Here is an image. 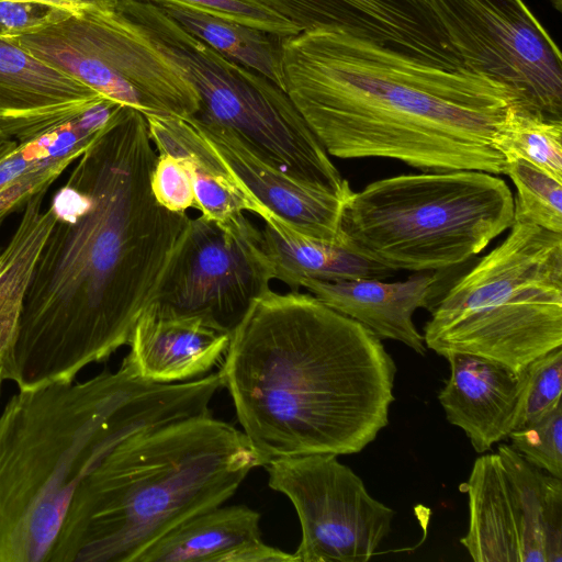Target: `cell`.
Returning a JSON list of instances; mask_svg holds the SVG:
<instances>
[{
  "instance_id": "37",
  "label": "cell",
  "mask_w": 562,
  "mask_h": 562,
  "mask_svg": "<svg viewBox=\"0 0 562 562\" xmlns=\"http://www.w3.org/2000/svg\"><path fill=\"white\" fill-rule=\"evenodd\" d=\"M75 3L79 4H97V5H103V4H111L115 2V0H68Z\"/></svg>"
},
{
  "instance_id": "27",
  "label": "cell",
  "mask_w": 562,
  "mask_h": 562,
  "mask_svg": "<svg viewBox=\"0 0 562 562\" xmlns=\"http://www.w3.org/2000/svg\"><path fill=\"white\" fill-rule=\"evenodd\" d=\"M505 159L522 158L562 180V120H552L512 105L495 139Z\"/></svg>"
},
{
  "instance_id": "26",
  "label": "cell",
  "mask_w": 562,
  "mask_h": 562,
  "mask_svg": "<svg viewBox=\"0 0 562 562\" xmlns=\"http://www.w3.org/2000/svg\"><path fill=\"white\" fill-rule=\"evenodd\" d=\"M45 192L24 206L16 229L0 251V316L23 303L34 265L54 225L49 207L44 209Z\"/></svg>"
},
{
  "instance_id": "33",
  "label": "cell",
  "mask_w": 562,
  "mask_h": 562,
  "mask_svg": "<svg viewBox=\"0 0 562 562\" xmlns=\"http://www.w3.org/2000/svg\"><path fill=\"white\" fill-rule=\"evenodd\" d=\"M59 9L18 0H0V40L36 32L54 22Z\"/></svg>"
},
{
  "instance_id": "23",
  "label": "cell",
  "mask_w": 562,
  "mask_h": 562,
  "mask_svg": "<svg viewBox=\"0 0 562 562\" xmlns=\"http://www.w3.org/2000/svg\"><path fill=\"white\" fill-rule=\"evenodd\" d=\"M157 5H182L263 31L278 38L316 27L337 29L325 0H143Z\"/></svg>"
},
{
  "instance_id": "14",
  "label": "cell",
  "mask_w": 562,
  "mask_h": 562,
  "mask_svg": "<svg viewBox=\"0 0 562 562\" xmlns=\"http://www.w3.org/2000/svg\"><path fill=\"white\" fill-rule=\"evenodd\" d=\"M193 121L222 164L272 218L300 234L345 244L340 229L345 200L292 178L229 128L196 115Z\"/></svg>"
},
{
  "instance_id": "25",
  "label": "cell",
  "mask_w": 562,
  "mask_h": 562,
  "mask_svg": "<svg viewBox=\"0 0 562 562\" xmlns=\"http://www.w3.org/2000/svg\"><path fill=\"white\" fill-rule=\"evenodd\" d=\"M3 41L20 46L120 105L132 108L143 114H158L131 83L110 67L44 29Z\"/></svg>"
},
{
  "instance_id": "30",
  "label": "cell",
  "mask_w": 562,
  "mask_h": 562,
  "mask_svg": "<svg viewBox=\"0 0 562 562\" xmlns=\"http://www.w3.org/2000/svg\"><path fill=\"white\" fill-rule=\"evenodd\" d=\"M526 370L527 383L515 429L536 422L561 403L562 348L538 357Z\"/></svg>"
},
{
  "instance_id": "7",
  "label": "cell",
  "mask_w": 562,
  "mask_h": 562,
  "mask_svg": "<svg viewBox=\"0 0 562 562\" xmlns=\"http://www.w3.org/2000/svg\"><path fill=\"white\" fill-rule=\"evenodd\" d=\"M514 223L507 183L480 170L401 175L345 201L344 243L391 270L434 271L481 252Z\"/></svg>"
},
{
  "instance_id": "4",
  "label": "cell",
  "mask_w": 562,
  "mask_h": 562,
  "mask_svg": "<svg viewBox=\"0 0 562 562\" xmlns=\"http://www.w3.org/2000/svg\"><path fill=\"white\" fill-rule=\"evenodd\" d=\"M220 370L178 383L116 371L19 389L0 413V562H49L79 483L123 439L209 412Z\"/></svg>"
},
{
  "instance_id": "31",
  "label": "cell",
  "mask_w": 562,
  "mask_h": 562,
  "mask_svg": "<svg viewBox=\"0 0 562 562\" xmlns=\"http://www.w3.org/2000/svg\"><path fill=\"white\" fill-rule=\"evenodd\" d=\"M334 11L339 30L371 40L392 23L404 0H325Z\"/></svg>"
},
{
  "instance_id": "2",
  "label": "cell",
  "mask_w": 562,
  "mask_h": 562,
  "mask_svg": "<svg viewBox=\"0 0 562 562\" xmlns=\"http://www.w3.org/2000/svg\"><path fill=\"white\" fill-rule=\"evenodd\" d=\"M279 44L284 92L329 156L505 173L494 139L516 98L504 85L328 27Z\"/></svg>"
},
{
  "instance_id": "16",
  "label": "cell",
  "mask_w": 562,
  "mask_h": 562,
  "mask_svg": "<svg viewBox=\"0 0 562 562\" xmlns=\"http://www.w3.org/2000/svg\"><path fill=\"white\" fill-rule=\"evenodd\" d=\"M106 99L20 46L0 40V130L25 139Z\"/></svg>"
},
{
  "instance_id": "21",
  "label": "cell",
  "mask_w": 562,
  "mask_h": 562,
  "mask_svg": "<svg viewBox=\"0 0 562 562\" xmlns=\"http://www.w3.org/2000/svg\"><path fill=\"white\" fill-rule=\"evenodd\" d=\"M260 514L245 505L217 506L166 532L136 562H262Z\"/></svg>"
},
{
  "instance_id": "15",
  "label": "cell",
  "mask_w": 562,
  "mask_h": 562,
  "mask_svg": "<svg viewBox=\"0 0 562 562\" xmlns=\"http://www.w3.org/2000/svg\"><path fill=\"white\" fill-rule=\"evenodd\" d=\"M450 375L438 398L448 422L461 428L477 453L490 450L516 427L527 370L516 371L484 357L448 352Z\"/></svg>"
},
{
  "instance_id": "22",
  "label": "cell",
  "mask_w": 562,
  "mask_h": 562,
  "mask_svg": "<svg viewBox=\"0 0 562 562\" xmlns=\"http://www.w3.org/2000/svg\"><path fill=\"white\" fill-rule=\"evenodd\" d=\"M263 222L261 235L273 267L274 279L292 290H299L300 282L304 279H383L393 272L356 252L346 244L300 234L274 218Z\"/></svg>"
},
{
  "instance_id": "29",
  "label": "cell",
  "mask_w": 562,
  "mask_h": 562,
  "mask_svg": "<svg viewBox=\"0 0 562 562\" xmlns=\"http://www.w3.org/2000/svg\"><path fill=\"white\" fill-rule=\"evenodd\" d=\"M508 438L529 463L562 479V403L536 422L514 429Z\"/></svg>"
},
{
  "instance_id": "12",
  "label": "cell",
  "mask_w": 562,
  "mask_h": 562,
  "mask_svg": "<svg viewBox=\"0 0 562 562\" xmlns=\"http://www.w3.org/2000/svg\"><path fill=\"white\" fill-rule=\"evenodd\" d=\"M268 485L293 504L301 524L297 562H367L391 531L395 512L373 498L336 454L272 459Z\"/></svg>"
},
{
  "instance_id": "18",
  "label": "cell",
  "mask_w": 562,
  "mask_h": 562,
  "mask_svg": "<svg viewBox=\"0 0 562 562\" xmlns=\"http://www.w3.org/2000/svg\"><path fill=\"white\" fill-rule=\"evenodd\" d=\"M438 280L435 273L398 282L371 278L304 279L300 288L306 289L330 308L359 322L379 338L401 341L424 355L426 346L413 315L417 308L429 306Z\"/></svg>"
},
{
  "instance_id": "11",
  "label": "cell",
  "mask_w": 562,
  "mask_h": 562,
  "mask_svg": "<svg viewBox=\"0 0 562 562\" xmlns=\"http://www.w3.org/2000/svg\"><path fill=\"white\" fill-rule=\"evenodd\" d=\"M463 66L507 87L516 106L562 120V57L522 0H428Z\"/></svg>"
},
{
  "instance_id": "36",
  "label": "cell",
  "mask_w": 562,
  "mask_h": 562,
  "mask_svg": "<svg viewBox=\"0 0 562 562\" xmlns=\"http://www.w3.org/2000/svg\"><path fill=\"white\" fill-rule=\"evenodd\" d=\"M16 145V140L0 130V158Z\"/></svg>"
},
{
  "instance_id": "8",
  "label": "cell",
  "mask_w": 562,
  "mask_h": 562,
  "mask_svg": "<svg viewBox=\"0 0 562 562\" xmlns=\"http://www.w3.org/2000/svg\"><path fill=\"white\" fill-rule=\"evenodd\" d=\"M136 20L184 66L203 121L233 131L292 178L347 200L352 190L289 95L268 78L222 55L161 7L140 2Z\"/></svg>"
},
{
  "instance_id": "3",
  "label": "cell",
  "mask_w": 562,
  "mask_h": 562,
  "mask_svg": "<svg viewBox=\"0 0 562 562\" xmlns=\"http://www.w3.org/2000/svg\"><path fill=\"white\" fill-rule=\"evenodd\" d=\"M225 353L224 386L262 467L360 452L389 424L394 360L373 331L311 293L269 289Z\"/></svg>"
},
{
  "instance_id": "6",
  "label": "cell",
  "mask_w": 562,
  "mask_h": 562,
  "mask_svg": "<svg viewBox=\"0 0 562 562\" xmlns=\"http://www.w3.org/2000/svg\"><path fill=\"white\" fill-rule=\"evenodd\" d=\"M426 348L521 371L562 347V233L514 222L507 237L438 301Z\"/></svg>"
},
{
  "instance_id": "19",
  "label": "cell",
  "mask_w": 562,
  "mask_h": 562,
  "mask_svg": "<svg viewBox=\"0 0 562 562\" xmlns=\"http://www.w3.org/2000/svg\"><path fill=\"white\" fill-rule=\"evenodd\" d=\"M231 335L195 316H162L146 308L137 321L124 358L140 379L178 383L210 371L226 352Z\"/></svg>"
},
{
  "instance_id": "20",
  "label": "cell",
  "mask_w": 562,
  "mask_h": 562,
  "mask_svg": "<svg viewBox=\"0 0 562 562\" xmlns=\"http://www.w3.org/2000/svg\"><path fill=\"white\" fill-rule=\"evenodd\" d=\"M150 138L158 153L175 156L189 171L201 216L229 225L251 212L272 218L228 171L198 130L193 115L145 114Z\"/></svg>"
},
{
  "instance_id": "38",
  "label": "cell",
  "mask_w": 562,
  "mask_h": 562,
  "mask_svg": "<svg viewBox=\"0 0 562 562\" xmlns=\"http://www.w3.org/2000/svg\"><path fill=\"white\" fill-rule=\"evenodd\" d=\"M550 2L552 3L555 10H558L559 12L562 11V0H550Z\"/></svg>"
},
{
  "instance_id": "35",
  "label": "cell",
  "mask_w": 562,
  "mask_h": 562,
  "mask_svg": "<svg viewBox=\"0 0 562 562\" xmlns=\"http://www.w3.org/2000/svg\"><path fill=\"white\" fill-rule=\"evenodd\" d=\"M24 2H32L37 4H43L52 9H59L70 12L71 14H76L80 7L83 4L75 3L68 0H18Z\"/></svg>"
},
{
  "instance_id": "9",
  "label": "cell",
  "mask_w": 562,
  "mask_h": 562,
  "mask_svg": "<svg viewBox=\"0 0 562 562\" xmlns=\"http://www.w3.org/2000/svg\"><path fill=\"white\" fill-rule=\"evenodd\" d=\"M273 279L261 231L245 215L229 225L200 215L190 218L147 308L200 317L231 335Z\"/></svg>"
},
{
  "instance_id": "5",
  "label": "cell",
  "mask_w": 562,
  "mask_h": 562,
  "mask_svg": "<svg viewBox=\"0 0 562 562\" xmlns=\"http://www.w3.org/2000/svg\"><path fill=\"white\" fill-rule=\"evenodd\" d=\"M262 462L211 411L140 429L79 483L49 562H136L183 520L221 506Z\"/></svg>"
},
{
  "instance_id": "17",
  "label": "cell",
  "mask_w": 562,
  "mask_h": 562,
  "mask_svg": "<svg viewBox=\"0 0 562 562\" xmlns=\"http://www.w3.org/2000/svg\"><path fill=\"white\" fill-rule=\"evenodd\" d=\"M120 104L103 99L76 116L16 145L0 158V226L75 161L108 123Z\"/></svg>"
},
{
  "instance_id": "34",
  "label": "cell",
  "mask_w": 562,
  "mask_h": 562,
  "mask_svg": "<svg viewBox=\"0 0 562 562\" xmlns=\"http://www.w3.org/2000/svg\"><path fill=\"white\" fill-rule=\"evenodd\" d=\"M22 304H18L0 316V395L7 372L12 361L19 333Z\"/></svg>"
},
{
  "instance_id": "1",
  "label": "cell",
  "mask_w": 562,
  "mask_h": 562,
  "mask_svg": "<svg viewBox=\"0 0 562 562\" xmlns=\"http://www.w3.org/2000/svg\"><path fill=\"white\" fill-rule=\"evenodd\" d=\"M153 145L119 105L54 193L7 372L18 389L72 382L128 345L191 218L156 202Z\"/></svg>"
},
{
  "instance_id": "28",
  "label": "cell",
  "mask_w": 562,
  "mask_h": 562,
  "mask_svg": "<svg viewBox=\"0 0 562 562\" xmlns=\"http://www.w3.org/2000/svg\"><path fill=\"white\" fill-rule=\"evenodd\" d=\"M505 162L504 175L517 190L514 222L562 233V180L522 158H507Z\"/></svg>"
},
{
  "instance_id": "10",
  "label": "cell",
  "mask_w": 562,
  "mask_h": 562,
  "mask_svg": "<svg viewBox=\"0 0 562 562\" xmlns=\"http://www.w3.org/2000/svg\"><path fill=\"white\" fill-rule=\"evenodd\" d=\"M464 487L469 528L460 542L473 561H562L561 479L501 443L474 461Z\"/></svg>"
},
{
  "instance_id": "13",
  "label": "cell",
  "mask_w": 562,
  "mask_h": 562,
  "mask_svg": "<svg viewBox=\"0 0 562 562\" xmlns=\"http://www.w3.org/2000/svg\"><path fill=\"white\" fill-rule=\"evenodd\" d=\"M88 53L131 83L158 112L195 115L201 100L183 65L117 3L58 10L43 27Z\"/></svg>"
},
{
  "instance_id": "32",
  "label": "cell",
  "mask_w": 562,
  "mask_h": 562,
  "mask_svg": "<svg viewBox=\"0 0 562 562\" xmlns=\"http://www.w3.org/2000/svg\"><path fill=\"white\" fill-rule=\"evenodd\" d=\"M156 202L171 212L195 209L192 179L186 167L172 155L158 153L150 176Z\"/></svg>"
},
{
  "instance_id": "24",
  "label": "cell",
  "mask_w": 562,
  "mask_h": 562,
  "mask_svg": "<svg viewBox=\"0 0 562 562\" xmlns=\"http://www.w3.org/2000/svg\"><path fill=\"white\" fill-rule=\"evenodd\" d=\"M186 30L227 58L257 71L284 91L278 37L182 5H159Z\"/></svg>"
}]
</instances>
